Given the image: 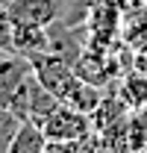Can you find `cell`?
<instances>
[{"label":"cell","mask_w":147,"mask_h":153,"mask_svg":"<svg viewBox=\"0 0 147 153\" xmlns=\"http://www.w3.org/2000/svg\"><path fill=\"white\" fill-rule=\"evenodd\" d=\"M127 150H147V103L127 112Z\"/></svg>","instance_id":"52a82bcc"},{"label":"cell","mask_w":147,"mask_h":153,"mask_svg":"<svg viewBox=\"0 0 147 153\" xmlns=\"http://www.w3.org/2000/svg\"><path fill=\"white\" fill-rule=\"evenodd\" d=\"M38 124H41V130L50 141H74V138H85V135L94 133L91 118L85 112H79V109H74L65 100L56 109H50Z\"/></svg>","instance_id":"6da1fadb"},{"label":"cell","mask_w":147,"mask_h":153,"mask_svg":"<svg viewBox=\"0 0 147 153\" xmlns=\"http://www.w3.org/2000/svg\"><path fill=\"white\" fill-rule=\"evenodd\" d=\"M47 147V135L41 130V124L33 118H21L15 135L9 138V153H44Z\"/></svg>","instance_id":"5b68a950"},{"label":"cell","mask_w":147,"mask_h":153,"mask_svg":"<svg viewBox=\"0 0 147 153\" xmlns=\"http://www.w3.org/2000/svg\"><path fill=\"white\" fill-rule=\"evenodd\" d=\"M12 53H21L27 59H36L41 53H50V33L47 27H18L12 24Z\"/></svg>","instance_id":"277c9868"},{"label":"cell","mask_w":147,"mask_h":153,"mask_svg":"<svg viewBox=\"0 0 147 153\" xmlns=\"http://www.w3.org/2000/svg\"><path fill=\"white\" fill-rule=\"evenodd\" d=\"M30 65H33V74L38 76V82L47 91H53L59 100H68L74 85L79 82V74H76L74 62L56 56V53H41V56L30 59Z\"/></svg>","instance_id":"7a4b0ae2"},{"label":"cell","mask_w":147,"mask_h":153,"mask_svg":"<svg viewBox=\"0 0 147 153\" xmlns=\"http://www.w3.org/2000/svg\"><path fill=\"white\" fill-rule=\"evenodd\" d=\"M100 100H103L100 85H97V82H91V79H82V76H79V82L74 85V91L68 94V100H65V103H71L74 109H79V112H85L88 118H91V112L100 106Z\"/></svg>","instance_id":"8992f818"},{"label":"cell","mask_w":147,"mask_h":153,"mask_svg":"<svg viewBox=\"0 0 147 153\" xmlns=\"http://www.w3.org/2000/svg\"><path fill=\"white\" fill-rule=\"evenodd\" d=\"M115 88L121 91V97L127 100L129 106H141V103H147V74L129 71Z\"/></svg>","instance_id":"ba28073f"},{"label":"cell","mask_w":147,"mask_h":153,"mask_svg":"<svg viewBox=\"0 0 147 153\" xmlns=\"http://www.w3.org/2000/svg\"><path fill=\"white\" fill-rule=\"evenodd\" d=\"M6 15L18 27H50L59 15V0H9Z\"/></svg>","instance_id":"3957f363"},{"label":"cell","mask_w":147,"mask_h":153,"mask_svg":"<svg viewBox=\"0 0 147 153\" xmlns=\"http://www.w3.org/2000/svg\"><path fill=\"white\" fill-rule=\"evenodd\" d=\"M6 3H9V0H0V6H6Z\"/></svg>","instance_id":"30bf717a"},{"label":"cell","mask_w":147,"mask_h":153,"mask_svg":"<svg viewBox=\"0 0 147 153\" xmlns=\"http://www.w3.org/2000/svg\"><path fill=\"white\" fill-rule=\"evenodd\" d=\"M132 71H138V74H147V47H141L135 59H132Z\"/></svg>","instance_id":"9c48e42d"}]
</instances>
